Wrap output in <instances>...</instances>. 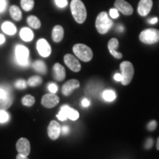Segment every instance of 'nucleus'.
Here are the masks:
<instances>
[{"label": "nucleus", "mask_w": 159, "mask_h": 159, "mask_svg": "<svg viewBox=\"0 0 159 159\" xmlns=\"http://www.w3.org/2000/svg\"><path fill=\"white\" fill-rule=\"evenodd\" d=\"M115 8L125 16L132 15L134 13V8L125 0H116L114 2Z\"/></svg>", "instance_id": "10"}, {"label": "nucleus", "mask_w": 159, "mask_h": 159, "mask_svg": "<svg viewBox=\"0 0 159 159\" xmlns=\"http://www.w3.org/2000/svg\"><path fill=\"white\" fill-rule=\"evenodd\" d=\"M10 116L6 111H0V123H5L8 121Z\"/></svg>", "instance_id": "29"}, {"label": "nucleus", "mask_w": 159, "mask_h": 159, "mask_svg": "<svg viewBox=\"0 0 159 159\" xmlns=\"http://www.w3.org/2000/svg\"><path fill=\"white\" fill-rule=\"evenodd\" d=\"M119 41L116 38L111 39L108 43V48L111 55L116 59H121L122 57V54L116 50L119 47Z\"/></svg>", "instance_id": "16"}, {"label": "nucleus", "mask_w": 159, "mask_h": 159, "mask_svg": "<svg viewBox=\"0 0 159 159\" xmlns=\"http://www.w3.org/2000/svg\"><path fill=\"white\" fill-rule=\"evenodd\" d=\"M5 36H4L3 35L0 34V45L2 44V43H5Z\"/></svg>", "instance_id": "41"}, {"label": "nucleus", "mask_w": 159, "mask_h": 159, "mask_svg": "<svg viewBox=\"0 0 159 159\" xmlns=\"http://www.w3.org/2000/svg\"><path fill=\"white\" fill-rule=\"evenodd\" d=\"M53 77L55 80L61 82L63 81L66 77V70L62 65L58 63H55L53 66Z\"/></svg>", "instance_id": "17"}, {"label": "nucleus", "mask_w": 159, "mask_h": 159, "mask_svg": "<svg viewBox=\"0 0 159 159\" xmlns=\"http://www.w3.org/2000/svg\"><path fill=\"white\" fill-rule=\"evenodd\" d=\"M33 69H35L37 72L41 73V74L44 75L47 72V66H46L45 63L42 61H36L33 63Z\"/></svg>", "instance_id": "24"}, {"label": "nucleus", "mask_w": 159, "mask_h": 159, "mask_svg": "<svg viewBox=\"0 0 159 159\" xmlns=\"http://www.w3.org/2000/svg\"><path fill=\"white\" fill-rule=\"evenodd\" d=\"M73 52L77 58L83 62H89L93 57V52L90 47L84 43H76L73 46Z\"/></svg>", "instance_id": "3"}, {"label": "nucleus", "mask_w": 159, "mask_h": 159, "mask_svg": "<svg viewBox=\"0 0 159 159\" xmlns=\"http://www.w3.org/2000/svg\"><path fill=\"white\" fill-rule=\"evenodd\" d=\"M156 148L157 150H159V136L158 139H157V143H156Z\"/></svg>", "instance_id": "43"}, {"label": "nucleus", "mask_w": 159, "mask_h": 159, "mask_svg": "<svg viewBox=\"0 0 159 159\" xmlns=\"http://www.w3.org/2000/svg\"><path fill=\"white\" fill-rule=\"evenodd\" d=\"M43 80L39 76H33L30 77L27 81V85L30 87H37L42 83Z\"/></svg>", "instance_id": "26"}, {"label": "nucleus", "mask_w": 159, "mask_h": 159, "mask_svg": "<svg viewBox=\"0 0 159 159\" xmlns=\"http://www.w3.org/2000/svg\"><path fill=\"white\" fill-rule=\"evenodd\" d=\"M10 15H11L12 19L17 21H20L22 18V13H21V10L16 5H12L10 7Z\"/></svg>", "instance_id": "22"}, {"label": "nucleus", "mask_w": 159, "mask_h": 159, "mask_svg": "<svg viewBox=\"0 0 159 159\" xmlns=\"http://www.w3.org/2000/svg\"><path fill=\"white\" fill-rule=\"evenodd\" d=\"M37 50L39 55L43 57H49L51 54V47L49 43L47 42V40L44 39H41L37 41Z\"/></svg>", "instance_id": "11"}, {"label": "nucleus", "mask_w": 159, "mask_h": 159, "mask_svg": "<svg viewBox=\"0 0 159 159\" xmlns=\"http://www.w3.org/2000/svg\"><path fill=\"white\" fill-rule=\"evenodd\" d=\"M2 30L5 34L13 35L16 33V27L12 22L10 21H5L2 25Z\"/></svg>", "instance_id": "21"}, {"label": "nucleus", "mask_w": 159, "mask_h": 159, "mask_svg": "<svg viewBox=\"0 0 159 159\" xmlns=\"http://www.w3.org/2000/svg\"><path fill=\"white\" fill-rule=\"evenodd\" d=\"M61 132V125L57 121L52 120L47 128V134L52 140H56L58 139Z\"/></svg>", "instance_id": "13"}, {"label": "nucleus", "mask_w": 159, "mask_h": 159, "mask_svg": "<svg viewBox=\"0 0 159 159\" xmlns=\"http://www.w3.org/2000/svg\"><path fill=\"white\" fill-rule=\"evenodd\" d=\"M12 104H13V97L9 91L5 97L0 98V111L7 110Z\"/></svg>", "instance_id": "19"}, {"label": "nucleus", "mask_w": 159, "mask_h": 159, "mask_svg": "<svg viewBox=\"0 0 159 159\" xmlns=\"http://www.w3.org/2000/svg\"><path fill=\"white\" fill-rule=\"evenodd\" d=\"M48 89H49V91H50V93L55 94V93L57 91L58 87H57V85L55 84V83H49L48 85Z\"/></svg>", "instance_id": "32"}, {"label": "nucleus", "mask_w": 159, "mask_h": 159, "mask_svg": "<svg viewBox=\"0 0 159 159\" xmlns=\"http://www.w3.org/2000/svg\"><path fill=\"white\" fill-rule=\"evenodd\" d=\"M16 150L19 154L28 156L30 153V143L26 138H21L16 142Z\"/></svg>", "instance_id": "12"}, {"label": "nucleus", "mask_w": 159, "mask_h": 159, "mask_svg": "<svg viewBox=\"0 0 159 159\" xmlns=\"http://www.w3.org/2000/svg\"><path fill=\"white\" fill-rule=\"evenodd\" d=\"M35 97H33L32 95H25L22 98L21 102H22L23 105L27 107H31L35 104Z\"/></svg>", "instance_id": "27"}, {"label": "nucleus", "mask_w": 159, "mask_h": 159, "mask_svg": "<svg viewBox=\"0 0 159 159\" xmlns=\"http://www.w3.org/2000/svg\"><path fill=\"white\" fill-rule=\"evenodd\" d=\"M79 112L75 109L71 108L69 105H63L61 106L58 114L57 115V119L61 121H66L67 119L72 121H76L79 118Z\"/></svg>", "instance_id": "7"}, {"label": "nucleus", "mask_w": 159, "mask_h": 159, "mask_svg": "<svg viewBox=\"0 0 159 159\" xmlns=\"http://www.w3.org/2000/svg\"><path fill=\"white\" fill-rule=\"evenodd\" d=\"M116 94L114 91L112 90H105L102 93V97L105 100L108 101V102H111L114 101L116 99Z\"/></svg>", "instance_id": "28"}, {"label": "nucleus", "mask_w": 159, "mask_h": 159, "mask_svg": "<svg viewBox=\"0 0 159 159\" xmlns=\"http://www.w3.org/2000/svg\"><path fill=\"white\" fill-rule=\"evenodd\" d=\"M152 7V0H140L138 5L139 14L142 16H146L149 14Z\"/></svg>", "instance_id": "15"}, {"label": "nucleus", "mask_w": 159, "mask_h": 159, "mask_svg": "<svg viewBox=\"0 0 159 159\" xmlns=\"http://www.w3.org/2000/svg\"><path fill=\"white\" fill-rule=\"evenodd\" d=\"M27 83L24 80H19L16 82L15 84L16 88H17L18 89H25L27 88Z\"/></svg>", "instance_id": "30"}, {"label": "nucleus", "mask_w": 159, "mask_h": 159, "mask_svg": "<svg viewBox=\"0 0 159 159\" xmlns=\"http://www.w3.org/2000/svg\"><path fill=\"white\" fill-rule=\"evenodd\" d=\"M64 35V30L61 25H56L53 27L52 32V38L55 43H59L62 41Z\"/></svg>", "instance_id": "18"}, {"label": "nucleus", "mask_w": 159, "mask_h": 159, "mask_svg": "<svg viewBox=\"0 0 159 159\" xmlns=\"http://www.w3.org/2000/svg\"><path fill=\"white\" fill-rule=\"evenodd\" d=\"M55 2L57 5V7H61V8L66 7V5H68V1L67 0H55Z\"/></svg>", "instance_id": "31"}, {"label": "nucleus", "mask_w": 159, "mask_h": 159, "mask_svg": "<svg viewBox=\"0 0 159 159\" xmlns=\"http://www.w3.org/2000/svg\"><path fill=\"white\" fill-rule=\"evenodd\" d=\"M121 75L122 76V80L121 81L123 85H128L132 81L134 76V67L132 63L125 61L120 63Z\"/></svg>", "instance_id": "4"}, {"label": "nucleus", "mask_w": 159, "mask_h": 159, "mask_svg": "<svg viewBox=\"0 0 159 159\" xmlns=\"http://www.w3.org/2000/svg\"><path fill=\"white\" fill-rule=\"evenodd\" d=\"M80 87V82L76 79H71L66 82L62 87V94L66 97H68L75 89Z\"/></svg>", "instance_id": "14"}, {"label": "nucleus", "mask_w": 159, "mask_h": 159, "mask_svg": "<svg viewBox=\"0 0 159 159\" xmlns=\"http://www.w3.org/2000/svg\"><path fill=\"white\" fill-rule=\"evenodd\" d=\"M71 14L78 24H83L87 18V11L81 0H71L70 3Z\"/></svg>", "instance_id": "1"}, {"label": "nucleus", "mask_w": 159, "mask_h": 159, "mask_svg": "<svg viewBox=\"0 0 159 159\" xmlns=\"http://www.w3.org/2000/svg\"><path fill=\"white\" fill-rule=\"evenodd\" d=\"M110 16L113 19H116L119 17V11L116 8H112L110 10Z\"/></svg>", "instance_id": "35"}, {"label": "nucleus", "mask_w": 159, "mask_h": 159, "mask_svg": "<svg viewBox=\"0 0 159 159\" xmlns=\"http://www.w3.org/2000/svg\"><path fill=\"white\" fill-rule=\"evenodd\" d=\"M89 105H90V102H89V100L87 98H84L82 100V105L83 107H85V108H86V107H89Z\"/></svg>", "instance_id": "38"}, {"label": "nucleus", "mask_w": 159, "mask_h": 159, "mask_svg": "<svg viewBox=\"0 0 159 159\" xmlns=\"http://www.w3.org/2000/svg\"><path fill=\"white\" fill-rule=\"evenodd\" d=\"M114 80L116 81H122V76L121 74H119V73H116L114 75Z\"/></svg>", "instance_id": "39"}, {"label": "nucleus", "mask_w": 159, "mask_h": 159, "mask_svg": "<svg viewBox=\"0 0 159 159\" xmlns=\"http://www.w3.org/2000/svg\"><path fill=\"white\" fill-rule=\"evenodd\" d=\"M156 127H157V122L156 120H154V119L153 120L150 121L148 125V129L150 131L155 130V129L156 128Z\"/></svg>", "instance_id": "33"}, {"label": "nucleus", "mask_w": 159, "mask_h": 159, "mask_svg": "<svg viewBox=\"0 0 159 159\" xmlns=\"http://www.w3.org/2000/svg\"><path fill=\"white\" fill-rule=\"evenodd\" d=\"M152 144H153V140L151 138L148 139V141H147V144L145 145V148L148 149H150L152 147Z\"/></svg>", "instance_id": "36"}, {"label": "nucleus", "mask_w": 159, "mask_h": 159, "mask_svg": "<svg viewBox=\"0 0 159 159\" xmlns=\"http://www.w3.org/2000/svg\"><path fill=\"white\" fill-rule=\"evenodd\" d=\"M114 22L110 18L108 17V13L106 12H101L97 16L96 21H95V27L99 34H106L112 27Z\"/></svg>", "instance_id": "2"}, {"label": "nucleus", "mask_w": 159, "mask_h": 159, "mask_svg": "<svg viewBox=\"0 0 159 159\" xmlns=\"http://www.w3.org/2000/svg\"><path fill=\"white\" fill-rule=\"evenodd\" d=\"M149 23L150 24H152V25H154V24H156L158 22V18L155 17V18H152V19H151L149 20Z\"/></svg>", "instance_id": "40"}, {"label": "nucleus", "mask_w": 159, "mask_h": 159, "mask_svg": "<svg viewBox=\"0 0 159 159\" xmlns=\"http://www.w3.org/2000/svg\"><path fill=\"white\" fill-rule=\"evenodd\" d=\"M65 64L68 66L69 69H70L71 71L75 72H79L81 70V64L79 62L76 57H75L73 55L66 54L64 55L63 57Z\"/></svg>", "instance_id": "8"}, {"label": "nucleus", "mask_w": 159, "mask_h": 159, "mask_svg": "<svg viewBox=\"0 0 159 159\" xmlns=\"http://www.w3.org/2000/svg\"><path fill=\"white\" fill-rule=\"evenodd\" d=\"M7 0H0V13H3L7 8Z\"/></svg>", "instance_id": "34"}, {"label": "nucleus", "mask_w": 159, "mask_h": 159, "mask_svg": "<svg viewBox=\"0 0 159 159\" xmlns=\"http://www.w3.org/2000/svg\"><path fill=\"white\" fill-rule=\"evenodd\" d=\"M35 5L34 0H21V6L25 11H30Z\"/></svg>", "instance_id": "25"}, {"label": "nucleus", "mask_w": 159, "mask_h": 159, "mask_svg": "<svg viewBox=\"0 0 159 159\" xmlns=\"http://www.w3.org/2000/svg\"><path fill=\"white\" fill-rule=\"evenodd\" d=\"M20 37L25 42H30L34 38L33 32L28 27H24L20 31Z\"/></svg>", "instance_id": "20"}, {"label": "nucleus", "mask_w": 159, "mask_h": 159, "mask_svg": "<svg viewBox=\"0 0 159 159\" xmlns=\"http://www.w3.org/2000/svg\"><path fill=\"white\" fill-rule=\"evenodd\" d=\"M27 21L28 25L30 26L32 28L37 30L41 27V21H40L36 16H29L27 17Z\"/></svg>", "instance_id": "23"}, {"label": "nucleus", "mask_w": 159, "mask_h": 159, "mask_svg": "<svg viewBox=\"0 0 159 159\" xmlns=\"http://www.w3.org/2000/svg\"><path fill=\"white\" fill-rule=\"evenodd\" d=\"M139 40L145 44H153L159 41V30L155 28L144 30L139 35Z\"/></svg>", "instance_id": "5"}, {"label": "nucleus", "mask_w": 159, "mask_h": 159, "mask_svg": "<svg viewBox=\"0 0 159 159\" xmlns=\"http://www.w3.org/2000/svg\"><path fill=\"white\" fill-rule=\"evenodd\" d=\"M16 159H29V158H27V156H25L21 154H18L16 156Z\"/></svg>", "instance_id": "42"}, {"label": "nucleus", "mask_w": 159, "mask_h": 159, "mask_svg": "<svg viewBox=\"0 0 159 159\" xmlns=\"http://www.w3.org/2000/svg\"><path fill=\"white\" fill-rule=\"evenodd\" d=\"M60 98L55 94H44L41 99V104L43 107L47 108H52L58 105Z\"/></svg>", "instance_id": "9"}, {"label": "nucleus", "mask_w": 159, "mask_h": 159, "mask_svg": "<svg viewBox=\"0 0 159 159\" xmlns=\"http://www.w3.org/2000/svg\"><path fill=\"white\" fill-rule=\"evenodd\" d=\"M69 130H70V128H69L68 126H63L61 128V132H62V134L64 135L69 134Z\"/></svg>", "instance_id": "37"}, {"label": "nucleus", "mask_w": 159, "mask_h": 159, "mask_svg": "<svg viewBox=\"0 0 159 159\" xmlns=\"http://www.w3.org/2000/svg\"><path fill=\"white\" fill-rule=\"evenodd\" d=\"M30 51L23 45H17L16 47V60L18 65L22 67H27L30 65Z\"/></svg>", "instance_id": "6"}]
</instances>
